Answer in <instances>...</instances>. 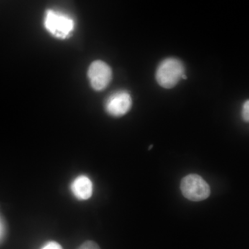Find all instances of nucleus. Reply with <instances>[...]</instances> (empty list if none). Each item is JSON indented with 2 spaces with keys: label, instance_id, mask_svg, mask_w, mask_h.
Masks as SVG:
<instances>
[{
  "label": "nucleus",
  "instance_id": "7",
  "mask_svg": "<svg viewBox=\"0 0 249 249\" xmlns=\"http://www.w3.org/2000/svg\"><path fill=\"white\" fill-rule=\"evenodd\" d=\"M78 249H101L99 246L93 241H86Z\"/></svg>",
  "mask_w": 249,
  "mask_h": 249
},
{
  "label": "nucleus",
  "instance_id": "1",
  "mask_svg": "<svg viewBox=\"0 0 249 249\" xmlns=\"http://www.w3.org/2000/svg\"><path fill=\"white\" fill-rule=\"evenodd\" d=\"M156 80L161 88L171 89L181 79H186L185 67L181 60L168 58L161 61L156 71Z\"/></svg>",
  "mask_w": 249,
  "mask_h": 249
},
{
  "label": "nucleus",
  "instance_id": "9",
  "mask_svg": "<svg viewBox=\"0 0 249 249\" xmlns=\"http://www.w3.org/2000/svg\"><path fill=\"white\" fill-rule=\"evenodd\" d=\"M41 249H63V248L58 242H49Z\"/></svg>",
  "mask_w": 249,
  "mask_h": 249
},
{
  "label": "nucleus",
  "instance_id": "2",
  "mask_svg": "<svg viewBox=\"0 0 249 249\" xmlns=\"http://www.w3.org/2000/svg\"><path fill=\"white\" fill-rule=\"evenodd\" d=\"M181 191L183 196L193 201H200L207 199L211 194L209 183L199 175L192 174L181 180Z\"/></svg>",
  "mask_w": 249,
  "mask_h": 249
},
{
  "label": "nucleus",
  "instance_id": "6",
  "mask_svg": "<svg viewBox=\"0 0 249 249\" xmlns=\"http://www.w3.org/2000/svg\"><path fill=\"white\" fill-rule=\"evenodd\" d=\"M71 191L77 199L87 200L92 196L93 183L88 177L80 175L71 183Z\"/></svg>",
  "mask_w": 249,
  "mask_h": 249
},
{
  "label": "nucleus",
  "instance_id": "8",
  "mask_svg": "<svg viewBox=\"0 0 249 249\" xmlns=\"http://www.w3.org/2000/svg\"><path fill=\"white\" fill-rule=\"evenodd\" d=\"M249 101H246L245 104H244L243 107H242V118L246 122H249Z\"/></svg>",
  "mask_w": 249,
  "mask_h": 249
},
{
  "label": "nucleus",
  "instance_id": "10",
  "mask_svg": "<svg viewBox=\"0 0 249 249\" xmlns=\"http://www.w3.org/2000/svg\"><path fill=\"white\" fill-rule=\"evenodd\" d=\"M1 222H0V234H1Z\"/></svg>",
  "mask_w": 249,
  "mask_h": 249
},
{
  "label": "nucleus",
  "instance_id": "5",
  "mask_svg": "<svg viewBox=\"0 0 249 249\" xmlns=\"http://www.w3.org/2000/svg\"><path fill=\"white\" fill-rule=\"evenodd\" d=\"M132 106L130 93L124 90L111 93L106 100L105 108L109 115L119 117L127 114Z\"/></svg>",
  "mask_w": 249,
  "mask_h": 249
},
{
  "label": "nucleus",
  "instance_id": "3",
  "mask_svg": "<svg viewBox=\"0 0 249 249\" xmlns=\"http://www.w3.org/2000/svg\"><path fill=\"white\" fill-rule=\"evenodd\" d=\"M46 29L58 38H66L74 29V22L66 15L49 10L45 16Z\"/></svg>",
  "mask_w": 249,
  "mask_h": 249
},
{
  "label": "nucleus",
  "instance_id": "4",
  "mask_svg": "<svg viewBox=\"0 0 249 249\" xmlns=\"http://www.w3.org/2000/svg\"><path fill=\"white\" fill-rule=\"evenodd\" d=\"M90 84L96 91H102L110 83L112 71L109 65L101 60L93 62L88 70Z\"/></svg>",
  "mask_w": 249,
  "mask_h": 249
}]
</instances>
